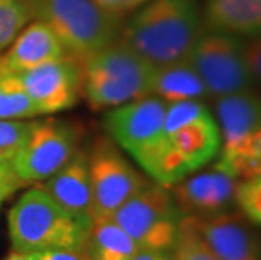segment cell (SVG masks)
<instances>
[{
    "instance_id": "cell-1",
    "label": "cell",
    "mask_w": 261,
    "mask_h": 260,
    "mask_svg": "<svg viewBox=\"0 0 261 260\" xmlns=\"http://www.w3.org/2000/svg\"><path fill=\"white\" fill-rule=\"evenodd\" d=\"M219 149L218 122L202 102H170L165 108L164 147L150 178L170 187L218 157Z\"/></svg>"
},
{
    "instance_id": "cell-2",
    "label": "cell",
    "mask_w": 261,
    "mask_h": 260,
    "mask_svg": "<svg viewBox=\"0 0 261 260\" xmlns=\"http://www.w3.org/2000/svg\"><path fill=\"white\" fill-rule=\"evenodd\" d=\"M197 0H148L137 9L120 39L153 66L186 59L201 34Z\"/></svg>"
},
{
    "instance_id": "cell-3",
    "label": "cell",
    "mask_w": 261,
    "mask_h": 260,
    "mask_svg": "<svg viewBox=\"0 0 261 260\" xmlns=\"http://www.w3.org/2000/svg\"><path fill=\"white\" fill-rule=\"evenodd\" d=\"M155 66L118 39L80 63L81 95L91 108H115L152 95Z\"/></svg>"
},
{
    "instance_id": "cell-4",
    "label": "cell",
    "mask_w": 261,
    "mask_h": 260,
    "mask_svg": "<svg viewBox=\"0 0 261 260\" xmlns=\"http://www.w3.org/2000/svg\"><path fill=\"white\" fill-rule=\"evenodd\" d=\"M90 225L71 217L42 190L31 187L9 211V233L14 250L85 252Z\"/></svg>"
},
{
    "instance_id": "cell-5",
    "label": "cell",
    "mask_w": 261,
    "mask_h": 260,
    "mask_svg": "<svg viewBox=\"0 0 261 260\" xmlns=\"http://www.w3.org/2000/svg\"><path fill=\"white\" fill-rule=\"evenodd\" d=\"M32 19L44 22L77 63L120 39V15L94 0H27Z\"/></svg>"
},
{
    "instance_id": "cell-6",
    "label": "cell",
    "mask_w": 261,
    "mask_h": 260,
    "mask_svg": "<svg viewBox=\"0 0 261 260\" xmlns=\"http://www.w3.org/2000/svg\"><path fill=\"white\" fill-rule=\"evenodd\" d=\"M112 218L140 248L170 252L177 240L182 213L172 200L169 187L148 181Z\"/></svg>"
},
{
    "instance_id": "cell-7",
    "label": "cell",
    "mask_w": 261,
    "mask_h": 260,
    "mask_svg": "<svg viewBox=\"0 0 261 260\" xmlns=\"http://www.w3.org/2000/svg\"><path fill=\"white\" fill-rule=\"evenodd\" d=\"M187 61L201 76L209 97L219 98L251 90L254 83L241 37L223 31L209 27L201 31Z\"/></svg>"
},
{
    "instance_id": "cell-8",
    "label": "cell",
    "mask_w": 261,
    "mask_h": 260,
    "mask_svg": "<svg viewBox=\"0 0 261 260\" xmlns=\"http://www.w3.org/2000/svg\"><path fill=\"white\" fill-rule=\"evenodd\" d=\"M165 108L167 102L150 95L110 108L105 115L108 134L148 176L164 146Z\"/></svg>"
},
{
    "instance_id": "cell-9",
    "label": "cell",
    "mask_w": 261,
    "mask_h": 260,
    "mask_svg": "<svg viewBox=\"0 0 261 260\" xmlns=\"http://www.w3.org/2000/svg\"><path fill=\"white\" fill-rule=\"evenodd\" d=\"M91 182V223L112 218L121 204L137 195L148 179L123 157L110 140L99 139L88 156Z\"/></svg>"
},
{
    "instance_id": "cell-10",
    "label": "cell",
    "mask_w": 261,
    "mask_h": 260,
    "mask_svg": "<svg viewBox=\"0 0 261 260\" xmlns=\"http://www.w3.org/2000/svg\"><path fill=\"white\" fill-rule=\"evenodd\" d=\"M77 132L66 122H32L27 139L12 160V168L24 186L44 182L74 156Z\"/></svg>"
},
{
    "instance_id": "cell-11",
    "label": "cell",
    "mask_w": 261,
    "mask_h": 260,
    "mask_svg": "<svg viewBox=\"0 0 261 260\" xmlns=\"http://www.w3.org/2000/svg\"><path fill=\"white\" fill-rule=\"evenodd\" d=\"M41 115L74 107L81 93L80 63L69 56L14 75Z\"/></svg>"
},
{
    "instance_id": "cell-12",
    "label": "cell",
    "mask_w": 261,
    "mask_h": 260,
    "mask_svg": "<svg viewBox=\"0 0 261 260\" xmlns=\"http://www.w3.org/2000/svg\"><path fill=\"white\" fill-rule=\"evenodd\" d=\"M238 179L219 168L204 171L170 186V195L182 215L221 213L234 201Z\"/></svg>"
},
{
    "instance_id": "cell-13",
    "label": "cell",
    "mask_w": 261,
    "mask_h": 260,
    "mask_svg": "<svg viewBox=\"0 0 261 260\" xmlns=\"http://www.w3.org/2000/svg\"><path fill=\"white\" fill-rule=\"evenodd\" d=\"M187 217L219 260H261L258 239L238 218L223 211Z\"/></svg>"
},
{
    "instance_id": "cell-14",
    "label": "cell",
    "mask_w": 261,
    "mask_h": 260,
    "mask_svg": "<svg viewBox=\"0 0 261 260\" xmlns=\"http://www.w3.org/2000/svg\"><path fill=\"white\" fill-rule=\"evenodd\" d=\"M63 56L64 48L56 34L44 22L32 19L0 54V75H19Z\"/></svg>"
},
{
    "instance_id": "cell-15",
    "label": "cell",
    "mask_w": 261,
    "mask_h": 260,
    "mask_svg": "<svg viewBox=\"0 0 261 260\" xmlns=\"http://www.w3.org/2000/svg\"><path fill=\"white\" fill-rule=\"evenodd\" d=\"M41 187L71 217L91 225L93 196L88 154L76 151L56 174L42 182Z\"/></svg>"
},
{
    "instance_id": "cell-16",
    "label": "cell",
    "mask_w": 261,
    "mask_h": 260,
    "mask_svg": "<svg viewBox=\"0 0 261 260\" xmlns=\"http://www.w3.org/2000/svg\"><path fill=\"white\" fill-rule=\"evenodd\" d=\"M216 115L221 134L218 156H226L261 129V97L249 90L219 97L216 98Z\"/></svg>"
},
{
    "instance_id": "cell-17",
    "label": "cell",
    "mask_w": 261,
    "mask_h": 260,
    "mask_svg": "<svg viewBox=\"0 0 261 260\" xmlns=\"http://www.w3.org/2000/svg\"><path fill=\"white\" fill-rule=\"evenodd\" d=\"M205 24L238 37L261 36V0H205Z\"/></svg>"
},
{
    "instance_id": "cell-18",
    "label": "cell",
    "mask_w": 261,
    "mask_h": 260,
    "mask_svg": "<svg viewBox=\"0 0 261 260\" xmlns=\"http://www.w3.org/2000/svg\"><path fill=\"white\" fill-rule=\"evenodd\" d=\"M152 95L164 102H186L199 100L209 97L201 76L192 68L187 58L174 63L155 66L152 78Z\"/></svg>"
},
{
    "instance_id": "cell-19",
    "label": "cell",
    "mask_w": 261,
    "mask_h": 260,
    "mask_svg": "<svg viewBox=\"0 0 261 260\" xmlns=\"http://www.w3.org/2000/svg\"><path fill=\"white\" fill-rule=\"evenodd\" d=\"M140 247L113 218L93 221L88 228L85 253L90 260H130Z\"/></svg>"
},
{
    "instance_id": "cell-20",
    "label": "cell",
    "mask_w": 261,
    "mask_h": 260,
    "mask_svg": "<svg viewBox=\"0 0 261 260\" xmlns=\"http://www.w3.org/2000/svg\"><path fill=\"white\" fill-rule=\"evenodd\" d=\"M39 110L14 75L0 76V120H27L39 117Z\"/></svg>"
},
{
    "instance_id": "cell-21",
    "label": "cell",
    "mask_w": 261,
    "mask_h": 260,
    "mask_svg": "<svg viewBox=\"0 0 261 260\" xmlns=\"http://www.w3.org/2000/svg\"><path fill=\"white\" fill-rule=\"evenodd\" d=\"M170 252V260H219L205 240L197 233L187 215H182L179 221L177 240Z\"/></svg>"
},
{
    "instance_id": "cell-22",
    "label": "cell",
    "mask_w": 261,
    "mask_h": 260,
    "mask_svg": "<svg viewBox=\"0 0 261 260\" xmlns=\"http://www.w3.org/2000/svg\"><path fill=\"white\" fill-rule=\"evenodd\" d=\"M31 20L32 12L27 0H0V53L10 46Z\"/></svg>"
},
{
    "instance_id": "cell-23",
    "label": "cell",
    "mask_w": 261,
    "mask_h": 260,
    "mask_svg": "<svg viewBox=\"0 0 261 260\" xmlns=\"http://www.w3.org/2000/svg\"><path fill=\"white\" fill-rule=\"evenodd\" d=\"M32 122L0 120V159L12 162L27 139Z\"/></svg>"
},
{
    "instance_id": "cell-24",
    "label": "cell",
    "mask_w": 261,
    "mask_h": 260,
    "mask_svg": "<svg viewBox=\"0 0 261 260\" xmlns=\"http://www.w3.org/2000/svg\"><path fill=\"white\" fill-rule=\"evenodd\" d=\"M234 201L244 217L261 226V174L238 182Z\"/></svg>"
},
{
    "instance_id": "cell-25",
    "label": "cell",
    "mask_w": 261,
    "mask_h": 260,
    "mask_svg": "<svg viewBox=\"0 0 261 260\" xmlns=\"http://www.w3.org/2000/svg\"><path fill=\"white\" fill-rule=\"evenodd\" d=\"M22 186L24 184L15 174L12 162L0 159V201H4L5 198H9L15 190H19Z\"/></svg>"
},
{
    "instance_id": "cell-26",
    "label": "cell",
    "mask_w": 261,
    "mask_h": 260,
    "mask_svg": "<svg viewBox=\"0 0 261 260\" xmlns=\"http://www.w3.org/2000/svg\"><path fill=\"white\" fill-rule=\"evenodd\" d=\"M31 260H90L85 252L76 250H44L29 253Z\"/></svg>"
},
{
    "instance_id": "cell-27",
    "label": "cell",
    "mask_w": 261,
    "mask_h": 260,
    "mask_svg": "<svg viewBox=\"0 0 261 260\" xmlns=\"http://www.w3.org/2000/svg\"><path fill=\"white\" fill-rule=\"evenodd\" d=\"M246 59L254 83H261V36L246 46Z\"/></svg>"
},
{
    "instance_id": "cell-28",
    "label": "cell",
    "mask_w": 261,
    "mask_h": 260,
    "mask_svg": "<svg viewBox=\"0 0 261 260\" xmlns=\"http://www.w3.org/2000/svg\"><path fill=\"white\" fill-rule=\"evenodd\" d=\"M94 2L101 5L103 9H107L108 12L121 15L128 12V10H137L145 2H148V0H94Z\"/></svg>"
},
{
    "instance_id": "cell-29",
    "label": "cell",
    "mask_w": 261,
    "mask_h": 260,
    "mask_svg": "<svg viewBox=\"0 0 261 260\" xmlns=\"http://www.w3.org/2000/svg\"><path fill=\"white\" fill-rule=\"evenodd\" d=\"M130 260H170V255H169V252H157V250H145V248H140Z\"/></svg>"
},
{
    "instance_id": "cell-30",
    "label": "cell",
    "mask_w": 261,
    "mask_h": 260,
    "mask_svg": "<svg viewBox=\"0 0 261 260\" xmlns=\"http://www.w3.org/2000/svg\"><path fill=\"white\" fill-rule=\"evenodd\" d=\"M4 260H31V257H29V253H25V252L14 250L12 253H9Z\"/></svg>"
},
{
    "instance_id": "cell-31",
    "label": "cell",
    "mask_w": 261,
    "mask_h": 260,
    "mask_svg": "<svg viewBox=\"0 0 261 260\" xmlns=\"http://www.w3.org/2000/svg\"><path fill=\"white\" fill-rule=\"evenodd\" d=\"M0 204H2V201H0Z\"/></svg>"
},
{
    "instance_id": "cell-32",
    "label": "cell",
    "mask_w": 261,
    "mask_h": 260,
    "mask_svg": "<svg viewBox=\"0 0 261 260\" xmlns=\"http://www.w3.org/2000/svg\"><path fill=\"white\" fill-rule=\"evenodd\" d=\"M0 76H2V75H0Z\"/></svg>"
}]
</instances>
